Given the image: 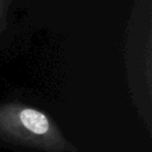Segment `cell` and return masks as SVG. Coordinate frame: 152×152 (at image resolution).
Here are the masks:
<instances>
[{"label": "cell", "instance_id": "6da1fadb", "mask_svg": "<svg viewBox=\"0 0 152 152\" xmlns=\"http://www.w3.org/2000/svg\"><path fill=\"white\" fill-rule=\"evenodd\" d=\"M0 139L45 152L77 151L48 114L17 102L0 104Z\"/></svg>", "mask_w": 152, "mask_h": 152}, {"label": "cell", "instance_id": "7a4b0ae2", "mask_svg": "<svg viewBox=\"0 0 152 152\" xmlns=\"http://www.w3.org/2000/svg\"><path fill=\"white\" fill-rule=\"evenodd\" d=\"M11 0H0V33L7 26V14L10 10Z\"/></svg>", "mask_w": 152, "mask_h": 152}]
</instances>
